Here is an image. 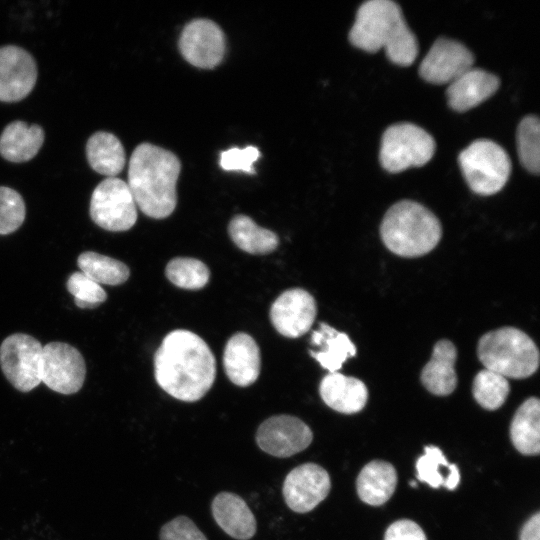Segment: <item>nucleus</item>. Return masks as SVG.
Returning a JSON list of instances; mask_svg holds the SVG:
<instances>
[{
  "instance_id": "nucleus-1",
  "label": "nucleus",
  "mask_w": 540,
  "mask_h": 540,
  "mask_svg": "<svg viewBox=\"0 0 540 540\" xmlns=\"http://www.w3.org/2000/svg\"><path fill=\"white\" fill-rule=\"evenodd\" d=\"M154 374L166 393L181 401L194 402L212 387L216 361L200 336L178 329L167 334L155 352Z\"/></svg>"
},
{
  "instance_id": "nucleus-2",
  "label": "nucleus",
  "mask_w": 540,
  "mask_h": 540,
  "mask_svg": "<svg viewBox=\"0 0 540 540\" xmlns=\"http://www.w3.org/2000/svg\"><path fill=\"white\" fill-rule=\"evenodd\" d=\"M181 170L178 157L151 143L139 144L128 168V186L136 206L148 217L163 219L177 204L176 183Z\"/></svg>"
},
{
  "instance_id": "nucleus-3",
  "label": "nucleus",
  "mask_w": 540,
  "mask_h": 540,
  "mask_svg": "<svg viewBox=\"0 0 540 540\" xmlns=\"http://www.w3.org/2000/svg\"><path fill=\"white\" fill-rule=\"evenodd\" d=\"M350 43L366 52L385 50L400 66L411 65L418 55V42L407 26L400 6L391 0H369L357 10L349 32Z\"/></svg>"
},
{
  "instance_id": "nucleus-4",
  "label": "nucleus",
  "mask_w": 540,
  "mask_h": 540,
  "mask_svg": "<svg viewBox=\"0 0 540 540\" xmlns=\"http://www.w3.org/2000/svg\"><path fill=\"white\" fill-rule=\"evenodd\" d=\"M380 235L392 253L402 257H418L436 247L442 236V227L435 214L422 204L401 200L385 213Z\"/></svg>"
},
{
  "instance_id": "nucleus-5",
  "label": "nucleus",
  "mask_w": 540,
  "mask_h": 540,
  "mask_svg": "<svg viewBox=\"0 0 540 540\" xmlns=\"http://www.w3.org/2000/svg\"><path fill=\"white\" fill-rule=\"evenodd\" d=\"M477 355L485 369L505 378H527L539 365L536 344L514 327H502L484 334L478 342Z\"/></svg>"
},
{
  "instance_id": "nucleus-6",
  "label": "nucleus",
  "mask_w": 540,
  "mask_h": 540,
  "mask_svg": "<svg viewBox=\"0 0 540 540\" xmlns=\"http://www.w3.org/2000/svg\"><path fill=\"white\" fill-rule=\"evenodd\" d=\"M458 162L470 189L479 195L499 192L511 173V160L506 151L489 139H477L462 150Z\"/></svg>"
},
{
  "instance_id": "nucleus-7",
  "label": "nucleus",
  "mask_w": 540,
  "mask_h": 540,
  "mask_svg": "<svg viewBox=\"0 0 540 540\" xmlns=\"http://www.w3.org/2000/svg\"><path fill=\"white\" fill-rule=\"evenodd\" d=\"M435 152V140L423 128L409 122L393 124L384 131L379 159L390 173L428 163Z\"/></svg>"
},
{
  "instance_id": "nucleus-8",
  "label": "nucleus",
  "mask_w": 540,
  "mask_h": 540,
  "mask_svg": "<svg viewBox=\"0 0 540 540\" xmlns=\"http://www.w3.org/2000/svg\"><path fill=\"white\" fill-rule=\"evenodd\" d=\"M90 217L104 230H129L137 220V206L126 182L107 177L94 189L90 200Z\"/></svg>"
},
{
  "instance_id": "nucleus-9",
  "label": "nucleus",
  "mask_w": 540,
  "mask_h": 540,
  "mask_svg": "<svg viewBox=\"0 0 540 540\" xmlns=\"http://www.w3.org/2000/svg\"><path fill=\"white\" fill-rule=\"evenodd\" d=\"M43 346L31 335L14 333L0 346V366L6 379L21 392L41 383Z\"/></svg>"
},
{
  "instance_id": "nucleus-10",
  "label": "nucleus",
  "mask_w": 540,
  "mask_h": 540,
  "mask_svg": "<svg viewBox=\"0 0 540 540\" xmlns=\"http://www.w3.org/2000/svg\"><path fill=\"white\" fill-rule=\"evenodd\" d=\"M85 376V360L75 347L58 341L43 346L41 382L48 388L74 394L82 388Z\"/></svg>"
},
{
  "instance_id": "nucleus-11",
  "label": "nucleus",
  "mask_w": 540,
  "mask_h": 540,
  "mask_svg": "<svg viewBox=\"0 0 540 540\" xmlns=\"http://www.w3.org/2000/svg\"><path fill=\"white\" fill-rule=\"evenodd\" d=\"M312 439L309 426L291 415H275L266 419L256 433L259 448L281 458L303 451L311 444Z\"/></svg>"
},
{
  "instance_id": "nucleus-12",
  "label": "nucleus",
  "mask_w": 540,
  "mask_h": 540,
  "mask_svg": "<svg viewBox=\"0 0 540 540\" xmlns=\"http://www.w3.org/2000/svg\"><path fill=\"white\" fill-rule=\"evenodd\" d=\"M226 49L225 35L221 28L209 19L189 22L179 38V50L191 65L211 69L223 59Z\"/></svg>"
},
{
  "instance_id": "nucleus-13",
  "label": "nucleus",
  "mask_w": 540,
  "mask_h": 540,
  "mask_svg": "<svg viewBox=\"0 0 540 540\" xmlns=\"http://www.w3.org/2000/svg\"><path fill=\"white\" fill-rule=\"evenodd\" d=\"M474 55L462 43L440 37L419 66V75L432 84H450L473 67Z\"/></svg>"
},
{
  "instance_id": "nucleus-14",
  "label": "nucleus",
  "mask_w": 540,
  "mask_h": 540,
  "mask_svg": "<svg viewBox=\"0 0 540 540\" xmlns=\"http://www.w3.org/2000/svg\"><path fill=\"white\" fill-rule=\"evenodd\" d=\"M330 488V476L323 467L315 463H304L287 474L282 491L291 510L306 513L327 497Z\"/></svg>"
},
{
  "instance_id": "nucleus-15",
  "label": "nucleus",
  "mask_w": 540,
  "mask_h": 540,
  "mask_svg": "<svg viewBox=\"0 0 540 540\" xmlns=\"http://www.w3.org/2000/svg\"><path fill=\"white\" fill-rule=\"evenodd\" d=\"M317 315L314 297L304 289L284 291L270 308V320L283 336L297 338L307 333Z\"/></svg>"
},
{
  "instance_id": "nucleus-16",
  "label": "nucleus",
  "mask_w": 540,
  "mask_h": 540,
  "mask_svg": "<svg viewBox=\"0 0 540 540\" xmlns=\"http://www.w3.org/2000/svg\"><path fill=\"white\" fill-rule=\"evenodd\" d=\"M37 66L25 49L6 45L0 47V101L18 102L34 88Z\"/></svg>"
},
{
  "instance_id": "nucleus-17",
  "label": "nucleus",
  "mask_w": 540,
  "mask_h": 540,
  "mask_svg": "<svg viewBox=\"0 0 540 540\" xmlns=\"http://www.w3.org/2000/svg\"><path fill=\"white\" fill-rule=\"evenodd\" d=\"M223 366L229 380L237 386L253 384L260 373L261 356L256 341L246 333H236L227 342Z\"/></svg>"
},
{
  "instance_id": "nucleus-18",
  "label": "nucleus",
  "mask_w": 540,
  "mask_h": 540,
  "mask_svg": "<svg viewBox=\"0 0 540 540\" xmlns=\"http://www.w3.org/2000/svg\"><path fill=\"white\" fill-rule=\"evenodd\" d=\"M499 86L500 80L496 75L472 67L448 85V105L457 112H465L494 95Z\"/></svg>"
},
{
  "instance_id": "nucleus-19",
  "label": "nucleus",
  "mask_w": 540,
  "mask_h": 540,
  "mask_svg": "<svg viewBox=\"0 0 540 540\" xmlns=\"http://www.w3.org/2000/svg\"><path fill=\"white\" fill-rule=\"evenodd\" d=\"M319 393L327 406L343 414L361 411L368 399L364 382L338 372L328 373L322 378Z\"/></svg>"
},
{
  "instance_id": "nucleus-20",
  "label": "nucleus",
  "mask_w": 540,
  "mask_h": 540,
  "mask_svg": "<svg viewBox=\"0 0 540 540\" xmlns=\"http://www.w3.org/2000/svg\"><path fill=\"white\" fill-rule=\"evenodd\" d=\"M211 509L216 523L232 538L248 540L254 536L256 519L239 495L221 492L215 496Z\"/></svg>"
},
{
  "instance_id": "nucleus-21",
  "label": "nucleus",
  "mask_w": 540,
  "mask_h": 540,
  "mask_svg": "<svg viewBox=\"0 0 540 540\" xmlns=\"http://www.w3.org/2000/svg\"><path fill=\"white\" fill-rule=\"evenodd\" d=\"M457 350L455 345L442 339L435 343L432 356L421 372V382L434 395L446 396L457 386L455 362Z\"/></svg>"
},
{
  "instance_id": "nucleus-22",
  "label": "nucleus",
  "mask_w": 540,
  "mask_h": 540,
  "mask_svg": "<svg viewBox=\"0 0 540 540\" xmlns=\"http://www.w3.org/2000/svg\"><path fill=\"white\" fill-rule=\"evenodd\" d=\"M45 139L37 124L21 120L9 123L0 135V155L7 161L21 163L36 156Z\"/></svg>"
},
{
  "instance_id": "nucleus-23",
  "label": "nucleus",
  "mask_w": 540,
  "mask_h": 540,
  "mask_svg": "<svg viewBox=\"0 0 540 540\" xmlns=\"http://www.w3.org/2000/svg\"><path fill=\"white\" fill-rule=\"evenodd\" d=\"M311 344L318 347L310 350V355L329 373L342 368L343 363L357 353L354 343L344 332H339L326 323H320L319 329L311 334Z\"/></svg>"
},
{
  "instance_id": "nucleus-24",
  "label": "nucleus",
  "mask_w": 540,
  "mask_h": 540,
  "mask_svg": "<svg viewBox=\"0 0 540 540\" xmlns=\"http://www.w3.org/2000/svg\"><path fill=\"white\" fill-rule=\"evenodd\" d=\"M356 485L358 495L363 502L379 506L393 495L397 485V473L389 462L374 460L362 468Z\"/></svg>"
},
{
  "instance_id": "nucleus-25",
  "label": "nucleus",
  "mask_w": 540,
  "mask_h": 540,
  "mask_svg": "<svg viewBox=\"0 0 540 540\" xmlns=\"http://www.w3.org/2000/svg\"><path fill=\"white\" fill-rule=\"evenodd\" d=\"M86 157L94 171L108 177H116L126 163L122 143L114 134L106 131L95 132L89 137Z\"/></svg>"
},
{
  "instance_id": "nucleus-26",
  "label": "nucleus",
  "mask_w": 540,
  "mask_h": 540,
  "mask_svg": "<svg viewBox=\"0 0 540 540\" xmlns=\"http://www.w3.org/2000/svg\"><path fill=\"white\" fill-rule=\"evenodd\" d=\"M510 437L522 454H538L540 450V402L536 397L526 399L517 409L510 425Z\"/></svg>"
},
{
  "instance_id": "nucleus-27",
  "label": "nucleus",
  "mask_w": 540,
  "mask_h": 540,
  "mask_svg": "<svg viewBox=\"0 0 540 540\" xmlns=\"http://www.w3.org/2000/svg\"><path fill=\"white\" fill-rule=\"evenodd\" d=\"M228 232L232 241L250 254L271 253L279 244L278 236L274 232L258 226L246 215L233 217Z\"/></svg>"
},
{
  "instance_id": "nucleus-28",
  "label": "nucleus",
  "mask_w": 540,
  "mask_h": 540,
  "mask_svg": "<svg viewBox=\"0 0 540 540\" xmlns=\"http://www.w3.org/2000/svg\"><path fill=\"white\" fill-rule=\"evenodd\" d=\"M77 264L84 275L100 285H120L126 282L130 275L125 263L94 251L81 253Z\"/></svg>"
},
{
  "instance_id": "nucleus-29",
  "label": "nucleus",
  "mask_w": 540,
  "mask_h": 540,
  "mask_svg": "<svg viewBox=\"0 0 540 540\" xmlns=\"http://www.w3.org/2000/svg\"><path fill=\"white\" fill-rule=\"evenodd\" d=\"M509 391L510 385L507 378L488 369L479 371L473 380V396L477 403L487 410L500 408Z\"/></svg>"
},
{
  "instance_id": "nucleus-30",
  "label": "nucleus",
  "mask_w": 540,
  "mask_h": 540,
  "mask_svg": "<svg viewBox=\"0 0 540 540\" xmlns=\"http://www.w3.org/2000/svg\"><path fill=\"white\" fill-rule=\"evenodd\" d=\"M517 150L522 166L537 175L540 169V123L537 116L528 115L520 121Z\"/></svg>"
},
{
  "instance_id": "nucleus-31",
  "label": "nucleus",
  "mask_w": 540,
  "mask_h": 540,
  "mask_svg": "<svg viewBox=\"0 0 540 540\" xmlns=\"http://www.w3.org/2000/svg\"><path fill=\"white\" fill-rule=\"evenodd\" d=\"M166 277L177 287L189 290L203 288L209 281L208 267L194 258H174L165 269Z\"/></svg>"
},
{
  "instance_id": "nucleus-32",
  "label": "nucleus",
  "mask_w": 540,
  "mask_h": 540,
  "mask_svg": "<svg viewBox=\"0 0 540 540\" xmlns=\"http://www.w3.org/2000/svg\"><path fill=\"white\" fill-rule=\"evenodd\" d=\"M66 287L73 295L76 306L82 309L96 308L107 299V293L101 285L82 272L72 273L66 282Z\"/></svg>"
},
{
  "instance_id": "nucleus-33",
  "label": "nucleus",
  "mask_w": 540,
  "mask_h": 540,
  "mask_svg": "<svg viewBox=\"0 0 540 540\" xmlns=\"http://www.w3.org/2000/svg\"><path fill=\"white\" fill-rule=\"evenodd\" d=\"M25 216L22 196L12 188L0 186V235L15 232L23 224Z\"/></svg>"
},
{
  "instance_id": "nucleus-34",
  "label": "nucleus",
  "mask_w": 540,
  "mask_h": 540,
  "mask_svg": "<svg viewBox=\"0 0 540 540\" xmlns=\"http://www.w3.org/2000/svg\"><path fill=\"white\" fill-rule=\"evenodd\" d=\"M425 453L416 462L417 478L433 488L444 486L445 478L439 471L441 466L447 467V462L442 451L436 446H426Z\"/></svg>"
},
{
  "instance_id": "nucleus-35",
  "label": "nucleus",
  "mask_w": 540,
  "mask_h": 540,
  "mask_svg": "<svg viewBox=\"0 0 540 540\" xmlns=\"http://www.w3.org/2000/svg\"><path fill=\"white\" fill-rule=\"evenodd\" d=\"M259 156L260 152L257 147L247 146L243 149L233 147L221 152L219 164L225 171H243L254 174L253 164Z\"/></svg>"
},
{
  "instance_id": "nucleus-36",
  "label": "nucleus",
  "mask_w": 540,
  "mask_h": 540,
  "mask_svg": "<svg viewBox=\"0 0 540 540\" xmlns=\"http://www.w3.org/2000/svg\"><path fill=\"white\" fill-rule=\"evenodd\" d=\"M160 540H207V538L190 518L178 516L161 528Z\"/></svg>"
},
{
  "instance_id": "nucleus-37",
  "label": "nucleus",
  "mask_w": 540,
  "mask_h": 540,
  "mask_svg": "<svg viewBox=\"0 0 540 540\" xmlns=\"http://www.w3.org/2000/svg\"><path fill=\"white\" fill-rule=\"evenodd\" d=\"M384 540H427V538L417 523L409 519H401L387 528Z\"/></svg>"
},
{
  "instance_id": "nucleus-38",
  "label": "nucleus",
  "mask_w": 540,
  "mask_h": 540,
  "mask_svg": "<svg viewBox=\"0 0 540 540\" xmlns=\"http://www.w3.org/2000/svg\"><path fill=\"white\" fill-rule=\"evenodd\" d=\"M540 536V514L536 513L523 526L520 533V540H539Z\"/></svg>"
},
{
  "instance_id": "nucleus-39",
  "label": "nucleus",
  "mask_w": 540,
  "mask_h": 540,
  "mask_svg": "<svg viewBox=\"0 0 540 540\" xmlns=\"http://www.w3.org/2000/svg\"><path fill=\"white\" fill-rule=\"evenodd\" d=\"M448 470L444 486L448 490H454L460 481L459 469L455 464H449Z\"/></svg>"
}]
</instances>
